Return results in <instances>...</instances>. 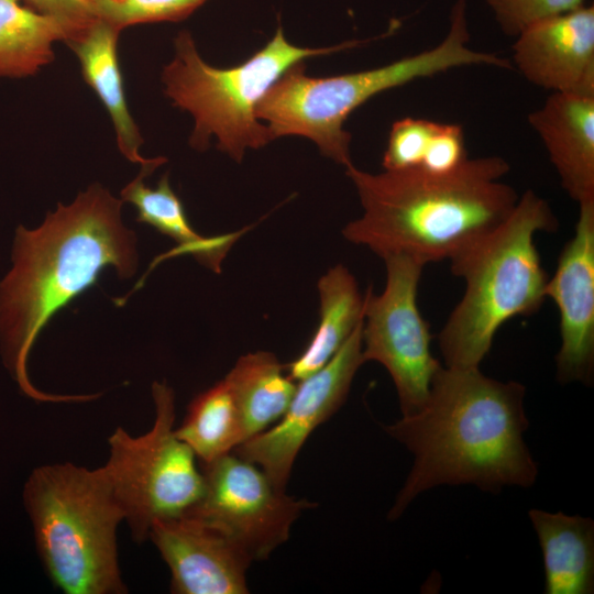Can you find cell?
Wrapping results in <instances>:
<instances>
[{
  "instance_id": "obj_9",
  "label": "cell",
  "mask_w": 594,
  "mask_h": 594,
  "mask_svg": "<svg viewBox=\"0 0 594 594\" xmlns=\"http://www.w3.org/2000/svg\"><path fill=\"white\" fill-rule=\"evenodd\" d=\"M386 283L375 295H364L362 356L389 373L403 416L418 411L426 403L433 376L442 366L432 355L430 326L417 304L424 264L405 254L384 258Z\"/></svg>"
},
{
  "instance_id": "obj_14",
  "label": "cell",
  "mask_w": 594,
  "mask_h": 594,
  "mask_svg": "<svg viewBox=\"0 0 594 594\" xmlns=\"http://www.w3.org/2000/svg\"><path fill=\"white\" fill-rule=\"evenodd\" d=\"M512 66L550 92L594 96V7L541 19L521 31Z\"/></svg>"
},
{
  "instance_id": "obj_18",
  "label": "cell",
  "mask_w": 594,
  "mask_h": 594,
  "mask_svg": "<svg viewBox=\"0 0 594 594\" xmlns=\"http://www.w3.org/2000/svg\"><path fill=\"white\" fill-rule=\"evenodd\" d=\"M153 169L141 168L140 175L121 191V200L132 204L138 210L136 221L147 223L174 240L175 254H189L200 264L220 273L221 264L235 241L234 234L205 237L189 223L182 200L172 189L168 174L162 176L156 187L144 183Z\"/></svg>"
},
{
  "instance_id": "obj_8",
  "label": "cell",
  "mask_w": 594,
  "mask_h": 594,
  "mask_svg": "<svg viewBox=\"0 0 594 594\" xmlns=\"http://www.w3.org/2000/svg\"><path fill=\"white\" fill-rule=\"evenodd\" d=\"M155 417L134 437L122 427L108 438L107 469L113 494L134 542L148 539L154 521L186 513L199 499L204 480L193 450L175 433V394L165 382L152 385Z\"/></svg>"
},
{
  "instance_id": "obj_23",
  "label": "cell",
  "mask_w": 594,
  "mask_h": 594,
  "mask_svg": "<svg viewBox=\"0 0 594 594\" xmlns=\"http://www.w3.org/2000/svg\"><path fill=\"white\" fill-rule=\"evenodd\" d=\"M91 13L121 31L131 25L178 22L208 0H87Z\"/></svg>"
},
{
  "instance_id": "obj_17",
  "label": "cell",
  "mask_w": 594,
  "mask_h": 594,
  "mask_svg": "<svg viewBox=\"0 0 594 594\" xmlns=\"http://www.w3.org/2000/svg\"><path fill=\"white\" fill-rule=\"evenodd\" d=\"M544 568L546 594L594 592V521L562 512L530 509Z\"/></svg>"
},
{
  "instance_id": "obj_13",
  "label": "cell",
  "mask_w": 594,
  "mask_h": 594,
  "mask_svg": "<svg viewBox=\"0 0 594 594\" xmlns=\"http://www.w3.org/2000/svg\"><path fill=\"white\" fill-rule=\"evenodd\" d=\"M148 539L170 571L175 594H245L251 558L219 529L184 513L153 522Z\"/></svg>"
},
{
  "instance_id": "obj_4",
  "label": "cell",
  "mask_w": 594,
  "mask_h": 594,
  "mask_svg": "<svg viewBox=\"0 0 594 594\" xmlns=\"http://www.w3.org/2000/svg\"><path fill=\"white\" fill-rule=\"evenodd\" d=\"M557 228L549 204L529 189L503 222L450 261L465 288L438 334L446 366L479 367L506 321L539 310L549 277L535 235Z\"/></svg>"
},
{
  "instance_id": "obj_5",
  "label": "cell",
  "mask_w": 594,
  "mask_h": 594,
  "mask_svg": "<svg viewBox=\"0 0 594 594\" xmlns=\"http://www.w3.org/2000/svg\"><path fill=\"white\" fill-rule=\"evenodd\" d=\"M468 0H455L450 25L436 46L367 70L331 77H310L304 62L287 69L256 107L274 139L300 135L317 144L322 155L345 167L351 134L344 122L374 96L417 79L465 66L513 69L510 61L470 47Z\"/></svg>"
},
{
  "instance_id": "obj_3",
  "label": "cell",
  "mask_w": 594,
  "mask_h": 594,
  "mask_svg": "<svg viewBox=\"0 0 594 594\" xmlns=\"http://www.w3.org/2000/svg\"><path fill=\"white\" fill-rule=\"evenodd\" d=\"M509 169L495 155L468 158L444 174L420 168L373 174L351 164L345 174L363 213L342 234L382 258L405 254L424 265L451 261L512 212L519 195L502 182Z\"/></svg>"
},
{
  "instance_id": "obj_15",
  "label": "cell",
  "mask_w": 594,
  "mask_h": 594,
  "mask_svg": "<svg viewBox=\"0 0 594 594\" xmlns=\"http://www.w3.org/2000/svg\"><path fill=\"white\" fill-rule=\"evenodd\" d=\"M528 122L569 197L594 200V96L551 92Z\"/></svg>"
},
{
  "instance_id": "obj_22",
  "label": "cell",
  "mask_w": 594,
  "mask_h": 594,
  "mask_svg": "<svg viewBox=\"0 0 594 594\" xmlns=\"http://www.w3.org/2000/svg\"><path fill=\"white\" fill-rule=\"evenodd\" d=\"M175 433L200 464L232 452L243 442L240 416L224 380L194 397Z\"/></svg>"
},
{
  "instance_id": "obj_12",
  "label": "cell",
  "mask_w": 594,
  "mask_h": 594,
  "mask_svg": "<svg viewBox=\"0 0 594 594\" xmlns=\"http://www.w3.org/2000/svg\"><path fill=\"white\" fill-rule=\"evenodd\" d=\"M546 298L560 316V349L556 355L561 384L591 385L594 373V200L579 204L573 237L564 244Z\"/></svg>"
},
{
  "instance_id": "obj_11",
  "label": "cell",
  "mask_w": 594,
  "mask_h": 594,
  "mask_svg": "<svg viewBox=\"0 0 594 594\" xmlns=\"http://www.w3.org/2000/svg\"><path fill=\"white\" fill-rule=\"evenodd\" d=\"M362 327L363 321L326 365L298 382L277 424L232 451L257 465L278 490L285 491L297 454L312 431L344 404L364 363Z\"/></svg>"
},
{
  "instance_id": "obj_7",
  "label": "cell",
  "mask_w": 594,
  "mask_h": 594,
  "mask_svg": "<svg viewBox=\"0 0 594 594\" xmlns=\"http://www.w3.org/2000/svg\"><path fill=\"white\" fill-rule=\"evenodd\" d=\"M366 42L352 40L331 47H299L286 40L279 24L272 40L244 63L217 68L201 58L191 34L182 31L174 41V58L162 73L164 92L175 107L193 116L191 147L205 151L215 136L217 147L240 163L246 150L273 141L267 125L256 117V107L287 69L307 58Z\"/></svg>"
},
{
  "instance_id": "obj_24",
  "label": "cell",
  "mask_w": 594,
  "mask_h": 594,
  "mask_svg": "<svg viewBox=\"0 0 594 594\" xmlns=\"http://www.w3.org/2000/svg\"><path fill=\"white\" fill-rule=\"evenodd\" d=\"M441 122L405 117L396 120L389 131L383 154L384 169L420 168L429 154Z\"/></svg>"
},
{
  "instance_id": "obj_21",
  "label": "cell",
  "mask_w": 594,
  "mask_h": 594,
  "mask_svg": "<svg viewBox=\"0 0 594 594\" xmlns=\"http://www.w3.org/2000/svg\"><path fill=\"white\" fill-rule=\"evenodd\" d=\"M67 28L21 0H0V77H26L54 59L53 44L65 42Z\"/></svg>"
},
{
  "instance_id": "obj_25",
  "label": "cell",
  "mask_w": 594,
  "mask_h": 594,
  "mask_svg": "<svg viewBox=\"0 0 594 594\" xmlns=\"http://www.w3.org/2000/svg\"><path fill=\"white\" fill-rule=\"evenodd\" d=\"M501 31L517 36L530 24L585 6V0H485Z\"/></svg>"
},
{
  "instance_id": "obj_2",
  "label": "cell",
  "mask_w": 594,
  "mask_h": 594,
  "mask_svg": "<svg viewBox=\"0 0 594 594\" xmlns=\"http://www.w3.org/2000/svg\"><path fill=\"white\" fill-rule=\"evenodd\" d=\"M525 394L522 384L494 380L479 367L441 366L424 406L383 427L414 455L387 518L397 519L438 485L472 484L494 494L531 486L538 466L524 441Z\"/></svg>"
},
{
  "instance_id": "obj_1",
  "label": "cell",
  "mask_w": 594,
  "mask_h": 594,
  "mask_svg": "<svg viewBox=\"0 0 594 594\" xmlns=\"http://www.w3.org/2000/svg\"><path fill=\"white\" fill-rule=\"evenodd\" d=\"M122 200L99 184L57 209L36 229L15 231L11 271L0 282V352L22 393L36 402H85L54 395L30 381L31 349L52 317L96 284L107 266L120 278L138 267L136 235L121 220Z\"/></svg>"
},
{
  "instance_id": "obj_19",
  "label": "cell",
  "mask_w": 594,
  "mask_h": 594,
  "mask_svg": "<svg viewBox=\"0 0 594 594\" xmlns=\"http://www.w3.org/2000/svg\"><path fill=\"white\" fill-rule=\"evenodd\" d=\"M320 318L305 350L285 365L288 376L299 382L311 375L340 350L363 321L364 296L343 264L329 268L318 280Z\"/></svg>"
},
{
  "instance_id": "obj_6",
  "label": "cell",
  "mask_w": 594,
  "mask_h": 594,
  "mask_svg": "<svg viewBox=\"0 0 594 594\" xmlns=\"http://www.w3.org/2000/svg\"><path fill=\"white\" fill-rule=\"evenodd\" d=\"M38 558L66 594H125L118 528L124 521L105 465L45 464L22 492Z\"/></svg>"
},
{
  "instance_id": "obj_16",
  "label": "cell",
  "mask_w": 594,
  "mask_h": 594,
  "mask_svg": "<svg viewBox=\"0 0 594 594\" xmlns=\"http://www.w3.org/2000/svg\"><path fill=\"white\" fill-rule=\"evenodd\" d=\"M120 32L114 25L96 18L65 44L77 55L82 78L107 109L121 153L132 163L141 164V167L156 169L166 158H144L140 154L143 139L128 107L118 57Z\"/></svg>"
},
{
  "instance_id": "obj_26",
  "label": "cell",
  "mask_w": 594,
  "mask_h": 594,
  "mask_svg": "<svg viewBox=\"0 0 594 594\" xmlns=\"http://www.w3.org/2000/svg\"><path fill=\"white\" fill-rule=\"evenodd\" d=\"M21 2L38 13L61 21L68 30L66 41L96 19L87 0H21Z\"/></svg>"
},
{
  "instance_id": "obj_10",
  "label": "cell",
  "mask_w": 594,
  "mask_h": 594,
  "mask_svg": "<svg viewBox=\"0 0 594 594\" xmlns=\"http://www.w3.org/2000/svg\"><path fill=\"white\" fill-rule=\"evenodd\" d=\"M200 471L202 493L186 513L219 529L252 561L266 559L289 538L299 515L316 506L288 496L234 452L201 464Z\"/></svg>"
},
{
  "instance_id": "obj_20",
  "label": "cell",
  "mask_w": 594,
  "mask_h": 594,
  "mask_svg": "<svg viewBox=\"0 0 594 594\" xmlns=\"http://www.w3.org/2000/svg\"><path fill=\"white\" fill-rule=\"evenodd\" d=\"M235 403L243 442L267 429L287 409L297 384L268 351L239 358L223 378Z\"/></svg>"
}]
</instances>
